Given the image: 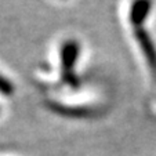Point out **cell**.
Listing matches in <instances>:
<instances>
[{"instance_id": "cell-4", "label": "cell", "mask_w": 156, "mask_h": 156, "mask_svg": "<svg viewBox=\"0 0 156 156\" xmlns=\"http://www.w3.org/2000/svg\"><path fill=\"white\" fill-rule=\"evenodd\" d=\"M0 93L4 95H11L14 93V86L11 84L7 77H4L3 75L0 73Z\"/></svg>"}, {"instance_id": "cell-2", "label": "cell", "mask_w": 156, "mask_h": 156, "mask_svg": "<svg viewBox=\"0 0 156 156\" xmlns=\"http://www.w3.org/2000/svg\"><path fill=\"white\" fill-rule=\"evenodd\" d=\"M134 36H136L137 43H138L140 48H141L142 55H144L148 66H149V69L152 71L153 77L156 79V46H155V43H153L152 37H151L149 33L147 32V29H144L142 27L136 28Z\"/></svg>"}, {"instance_id": "cell-1", "label": "cell", "mask_w": 156, "mask_h": 156, "mask_svg": "<svg viewBox=\"0 0 156 156\" xmlns=\"http://www.w3.org/2000/svg\"><path fill=\"white\" fill-rule=\"evenodd\" d=\"M80 46L76 40H66L61 47V68L62 77L68 83L76 86L77 82L75 79V64L79 58Z\"/></svg>"}, {"instance_id": "cell-3", "label": "cell", "mask_w": 156, "mask_h": 156, "mask_svg": "<svg viewBox=\"0 0 156 156\" xmlns=\"http://www.w3.org/2000/svg\"><path fill=\"white\" fill-rule=\"evenodd\" d=\"M152 10V0H133L129 11V20L136 28H141V25L147 21Z\"/></svg>"}]
</instances>
